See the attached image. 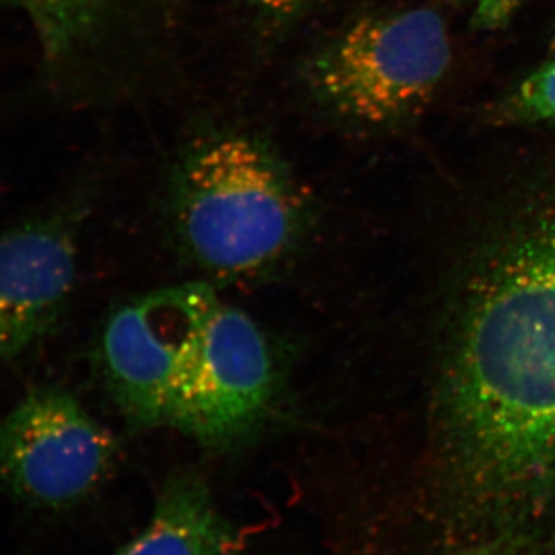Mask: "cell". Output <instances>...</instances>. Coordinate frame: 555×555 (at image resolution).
<instances>
[{
    "mask_svg": "<svg viewBox=\"0 0 555 555\" xmlns=\"http://www.w3.org/2000/svg\"><path fill=\"white\" fill-rule=\"evenodd\" d=\"M167 207L185 257L215 276L244 278L291 257L312 222L308 190L251 131L195 134L171 169Z\"/></svg>",
    "mask_w": 555,
    "mask_h": 555,
    "instance_id": "2",
    "label": "cell"
},
{
    "mask_svg": "<svg viewBox=\"0 0 555 555\" xmlns=\"http://www.w3.org/2000/svg\"><path fill=\"white\" fill-rule=\"evenodd\" d=\"M76 225L51 211L0 233V361L30 352L60 323L78 270Z\"/></svg>",
    "mask_w": 555,
    "mask_h": 555,
    "instance_id": "7",
    "label": "cell"
},
{
    "mask_svg": "<svg viewBox=\"0 0 555 555\" xmlns=\"http://www.w3.org/2000/svg\"><path fill=\"white\" fill-rule=\"evenodd\" d=\"M456 555H535L531 547L518 542L517 537L499 535L486 542L476 543Z\"/></svg>",
    "mask_w": 555,
    "mask_h": 555,
    "instance_id": "12",
    "label": "cell"
},
{
    "mask_svg": "<svg viewBox=\"0 0 555 555\" xmlns=\"http://www.w3.org/2000/svg\"><path fill=\"white\" fill-rule=\"evenodd\" d=\"M278 385L264 332L218 298L185 367L171 427L214 451L243 447L268 425Z\"/></svg>",
    "mask_w": 555,
    "mask_h": 555,
    "instance_id": "5",
    "label": "cell"
},
{
    "mask_svg": "<svg viewBox=\"0 0 555 555\" xmlns=\"http://www.w3.org/2000/svg\"><path fill=\"white\" fill-rule=\"evenodd\" d=\"M496 115L503 122L555 124V61L521 80Z\"/></svg>",
    "mask_w": 555,
    "mask_h": 555,
    "instance_id": "10",
    "label": "cell"
},
{
    "mask_svg": "<svg viewBox=\"0 0 555 555\" xmlns=\"http://www.w3.org/2000/svg\"><path fill=\"white\" fill-rule=\"evenodd\" d=\"M449 65L443 17L414 9L353 22L309 57L302 79L318 107L334 118L385 127L418 112Z\"/></svg>",
    "mask_w": 555,
    "mask_h": 555,
    "instance_id": "3",
    "label": "cell"
},
{
    "mask_svg": "<svg viewBox=\"0 0 555 555\" xmlns=\"http://www.w3.org/2000/svg\"><path fill=\"white\" fill-rule=\"evenodd\" d=\"M243 529L193 470L171 474L144 528L113 555H246Z\"/></svg>",
    "mask_w": 555,
    "mask_h": 555,
    "instance_id": "9",
    "label": "cell"
},
{
    "mask_svg": "<svg viewBox=\"0 0 555 555\" xmlns=\"http://www.w3.org/2000/svg\"><path fill=\"white\" fill-rule=\"evenodd\" d=\"M116 455L112 433L62 387H35L0 420V488L36 509L83 502Z\"/></svg>",
    "mask_w": 555,
    "mask_h": 555,
    "instance_id": "6",
    "label": "cell"
},
{
    "mask_svg": "<svg viewBox=\"0 0 555 555\" xmlns=\"http://www.w3.org/2000/svg\"><path fill=\"white\" fill-rule=\"evenodd\" d=\"M169 0H0L31 25L47 60L78 68L141 40Z\"/></svg>",
    "mask_w": 555,
    "mask_h": 555,
    "instance_id": "8",
    "label": "cell"
},
{
    "mask_svg": "<svg viewBox=\"0 0 555 555\" xmlns=\"http://www.w3.org/2000/svg\"><path fill=\"white\" fill-rule=\"evenodd\" d=\"M438 451L456 500L518 524L555 502V196L503 224L449 326Z\"/></svg>",
    "mask_w": 555,
    "mask_h": 555,
    "instance_id": "1",
    "label": "cell"
},
{
    "mask_svg": "<svg viewBox=\"0 0 555 555\" xmlns=\"http://www.w3.org/2000/svg\"><path fill=\"white\" fill-rule=\"evenodd\" d=\"M262 24L283 27L320 5L321 0H235Z\"/></svg>",
    "mask_w": 555,
    "mask_h": 555,
    "instance_id": "11",
    "label": "cell"
},
{
    "mask_svg": "<svg viewBox=\"0 0 555 555\" xmlns=\"http://www.w3.org/2000/svg\"><path fill=\"white\" fill-rule=\"evenodd\" d=\"M218 298L208 284L188 283L150 292L109 313L100 338L101 371L131 426L173 425L185 367Z\"/></svg>",
    "mask_w": 555,
    "mask_h": 555,
    "instance_id": "4",
    "label": "cell"
}]
</instances>
